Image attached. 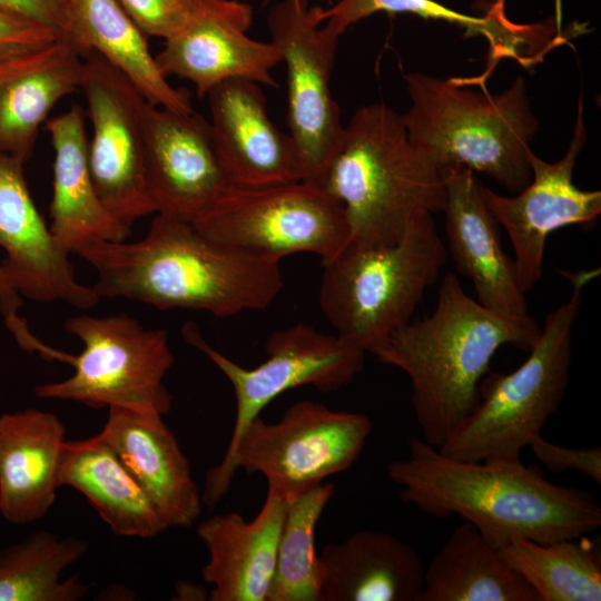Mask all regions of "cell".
<instances>
[{"mask_svg": "<svg viewBox=\"0 0 601 601\" xmlns=\"http://www.w3.org/2000/svg\"><path fill=\"white\" fill-rule=\"evenodd\" d=\"M386 473L404 503L434 518L457 515L497 546L578 538L601 525L592 494L556 485L521 459L462 461L411 439L408 455Z\"/></svg>", "mask_w": 601, "mask_h": 601, "instance_id": "obj_1", "label": "cell"}, {"mask_svg": "<svg viewBox=\"0 0 601 601\" xmlns=\"http://www.w3.org/2000/svg\"><path fill=\"white\" fill-rule=\"evenodd\" d=\"M97 272L107 298L218 317L263 309L283 288L280 260L211 240L191 221L157 213L137 242H97L77 253Z\"/></svg>", "mask_w": 601, "mask_h": 601, "instance_id": "obj_2", "label": "cell"}, {"mask_svg": "<svg viewBox=\"0 0 601 601\" xmlns=\"http://www.w3.org/2000/svg\"><path fill=\"white\" fill-rule=\"evenodd\" d=\"M541 332L531 316H504L471 298L447 272L432 313L395 329L371 353L403 371L423 440L440 447L479 401V386L504 345L530 351Z\"/></svg>", "mask_w": 601, "mask_h": 601, "instance_id": "obj_3", "label": "cell"}, {"mask_svg": "<svg viewBox=\"0 0 601 601\" xmlns=\"http://www.w3.org/2000/svg\"><path fill=\"white\" fill-rule=\"evenodd\" d=\"M319 185L342 204L349 242L366 247L398 243L445 205L441 170L411 142L402 115L383 102L355 111Z\"/></svg>", "mask_w": 601, "mask_h": 601, "instance_id": "obj_4", "label": "cell"}, {"mask_svg": "<svg viewBox=\"0 0 601 601\" xmlns=\"http://www.w3.org/2000/svg\"><path fill=\"white\" fill-rule=\"evenodd\" d=\"M411 107L402 115L411 142L440 170L463 166L511 194L532 178L530 144L539 121L526 82L518 77L497 95L463 87L457 78L404 75Z\"/></svg>", "mask_w": 601, "mask_h": 601, "instance_id": "obj_5", "label": "cell"}, {"mask_svg": "<svg viewBox=\"0 0 601 601\" xmlns=\"http://www.w3.org/2000/svg\"><path fill=\"white\" fill-rule=\"evenodd\" d=\"M600 269L564 273L570 297L545 318L526 359L508 374L491 373L479 386V401L440 452L462 461L520 459L521 451L542 435L569 385L572 331L583 288Z\"/></svg>", "mask_w": 601, "mask_h": 601, "instance_id": "obj_6", "label": "cell"}, {"mask_svg": "<svg viewBox=\"0 0 601 601\" xmlns=\"http://www.w3.org/2000/svg\"><path fill=\"white\" fill-rule=\"evenodd\" d=\"M446 259L433 215L392 246L366 247L348 240L323 262L319 306L337 336L371 353L412 319Z\"/></svg>", "mask_w": 601, "mask_h": 601, "instance_id": "obj_7", "label": "cell"}, {"mask_svg": "<svg viewBox=\"0 0 601 601\" xmlns=\"http://www.w3.org/2000/svg\"><path fill=\"white\" fill-rule=\"evenodd\" d=\"M372 431L368 416L335 411L314 401L290 405L275 423L259 416L228 443L221 461L206 473L208 506L228 492L237 469L265 476L268 490L289 501L348 470Z\"/></svg>", "mask_w": 601, "mask_h": 601, "instance_id": "obj_8", "label": "cell"}, {"mask_svg": "<svg viewBox=\"0 0 601 601\" xmlns=\"http://www.w3.org/2000/svg\"><path fill=\"white\" fill-rule=\"evenodd\" d=\"M65 329L83 345L79 355H72L73 374L38 385V397L93 408L121 406L161 415L170 411L171 395L164 378L174 354L166 329L146 328L126 314L72 316Z\"/></svg>", "mask_w": 601, "mask_h": 601, "instance_id": "obj_9", "label": "cell"}, {"mask_svg": "<svg viewBox=\"0 0 601 601\" xmlns=\"http://www.w3.org/2000/svg\"><path fill=\"white\" fill-rule=\"evenodd\" d=\"M191 224L211 240L279 260L312 253L324 262L349 240L342 204L307 180L264 187L230 185Z\"/></svg>", "mask_w": 601, "mask_h": 601, "instance_id": "obj_10", "label": "cell"}, {"mask_svg": "<svg viewBox=\"0 0 601 601\" xmlns=\"http://www.w3.org/2000/svg\"><path fill=\"white\" fill-rule=\"evenodd\" d=\"M270 41L287 71V125L304 171L319 184L345 127L331 90L339 37L335 27L316 19L307 0H282L268 14Z\"/></svg>", "mask_w": 601, "mask_h": 601, "instance_id": "obj_11", "label": "cell"}, {"mask_svg": "<svg viewBox=\"0 0 601 601\" xmlns=\"http://www.w3.org/2000/svg\"><path fill=\"white\" fill-rule=\"evenodd\" d=\"M83 92L92 136L88 160L97 193L121 223L156 214L146 167L144 116L148 101L136 86L100 55L83 60Z\"/></svg>", "mask_w": 601, "mask_h": 601, "instance_id": "obj_12", "label": "cell"}, {"mask_svg": "<svg viewBox=\"0 0 601 601\" xmlns=\"http://www.w3.org/2000/svg\"><path fill=\"white\" fill-rule=\"evenodd\" d=\"M181 334L224 373L234 388L236 416L229 442L280 394L299 386L335 392L351 383L365 365V351L304 323L272 333L265 343L267 358L254 368L236 364L209 345L193 322L183 326Z\"/></svg>", "mask_w": 601, "mask_h": 601, "instance_id": "obj_13", "label": "cell"}, {"mask_svg": "<svg viewBox=\"0 0 601 601\" xmlns=\"http://www.w3.org/2000/svg\"><path fill=\"white\" fill-rule=\"evenodd\" d=\"M587 139L580 97L573 134L562 158L548 162L531 149L532 178L521 191L504 196L482 187L489 210L512 243L516 278L524 294L542 276L549 235L569 225L589 224L601 213V191L582 190L573 183L577 159Z\"/></svg>", "mask_w": 601, "mask_h": 601, "instance_id": "obj_14", "label": "cell"}, {"mask_svg": "<svg viewBox=\"0 0 601 601\" xmlns=\"http://www.w3.org/2000/svg\"><path fill=\"white\" fill-rule=\"evenodd\" d=\"M252 7L239 0H201L190 20L155 56L165 77L187 79L203 98L217 85L245 79L277 87L272 69L282 62L277 46L250 38Z\"/></svg>", "mask_w": 601, "mask_h": 601, "instance_id": "obj_15", "label": "cell"}, {"mask_svg": "<svg viewBox=\"0 0 601 601\" xmlns=\"http://www.w3.org/2000/svg\"><path fill=\"white\" fill-rule=\"evenodd\" d=\"M144 125L147 177L157 213L193 221L231 185L209 121L195 111L148 102Z\"/></svg>", "mask_w": 601, "mask_h": 601, "instance_id": "obj_16", "label": "cell"}, {"mask_svg": "<svg viewBox=\"0 0 601 601\" xmlns=\"http://www.w3.org/2000/svg\"><path fill=\"white\" fill-rule=\"evenodd\" d=\"M23 165L0 152V248L6 253L1 264L20 295L89 309L100 298L76 278L69 253L56 240L32 199Z\"/></svg>", "mask_w": 601, "mask_h": 601, "instance_id": "obj_17", "label": "cell"}, {"mask_svg": "<svg viewBox=\"0 0 601 601\" xmlns=\"http://www.w3.org/2000/svg\"><path fill=\"white\" fill-rule=\"evenodd\" d=\"M206 97L214 141L231 185L264 187L304 180L293 140L269 118L259 83L230 79Z\"/></svg>", "mask_w": 601, "mask_h": 601, "instance_id": "obj_18", "label": "cell"}, {"mask_svg": "<svg viewBox=\"0 0 601 601\" xmlns=\"http://www.w3.org/2000/svg\"><path fill=\"white\" fill-rule=\"evenodd\" d=\"M445 184V230L457 270L473 283L477 302L504 316L528 314L515 265L504 252L499 224L489 210L483 185L463 166L441 169Z\"/></svg>", "mask_w": 601, "mask_h": 601, "instance_id": "obj_19", "label": "cell"}, {"mask_svg": "<svg viewBox=\"0 0 601 601\" xmlns=\"http://www.w3.org/2000/svg\"><path fill=\"white\" fill-rule=\"evenodd\" d=\"M289 500L268 490L252 521L236 513L201 521L197 536L208 551L203 579L213 585L211 601H267L279 535Z\"/></svg>", "mask_w": 601, "mask_h": 601, "instance_id": "obj_20", "label": "cell"}, {"mask_svg": "<svg viewBox=\"0 0 601 601\" xmlns=\"http://www.w3.org/2000/svg\"><path fill=\"white\" fill-rule=\"evenodd\" d=\"M161 414L109 406L101 434L150 496L167 528L190 526L201 494Z\"/></svg>", "mask_w": 601, "mask_h": 601, "instance_id": "obj_21", "label": "cell"}, {"mask_svg": "<svg viewBox=\"0 0 601 601\" xmlns=\"http://www.w3.org/2000/svg\"><path fill=\"white\" fill-rule=\"evenodd\" d=\"M53 148L50 230L70 253L97 242H121L131 227L117 219L101 201L88 160V136L81 106L45 125Z\"/></svg>", "mask_w": 601, "mask_h": 601, "instance_id": "obj_22", "label": "cell"}, {"mask_svg": "<svg viewBox=\"0 0 601 601\" xmlns=\"http://www.w3.org/2000/svg\"><path fill=\"white\" fill-rule=\"evenodd\" d=\"M66 427L48 411L27 408L0 416V513L13 524L38 521L60 487Z\"/></svg>", "mask_w": 601, "mask_h": 601, "instance_id": "obj_23", "label": "cell"}, {"mask_svg": "<svg viewBox=\"0 0 601 601\" xmlns=\"http://www.w3.org/2000/svg\"><path fill=\"white\" fill-rule=\"evenodd\" d=\"M81 55L66 39L0 63V152L26 162L55 105L79 91Z\"/></svg>", "mask_w": 601, "mask_h": 601, "instance_id": "obj_24", "label": "cell"}, {"mask_svg": "<svg viewBox=\"0 0 601 601\" xmlns=\"http://www.w3.org/2000/svg\"><path fill=\"white\" fill-rule=\"evenodd\" d=\"M324 601H417L424 564L416 550L397 536L358 531L321 554Z\"/></svg>", "mask_w": 601, "mask_h": 601, "instance_id": "obj_25", "label": "cell"}, {"mask_svg": "<svg viewBox=\"0 0 601 601\" xmlns=\"http://www.w3.org/2000/svg\"><path fill=\"white\" fill-rule=\"evenodd\" d=\"M59 482L82 493L117 535L147 539L168 529L148 493L101 432L65 443Z\"/></svg>", "mask_w": 601, "mask_h": 601, "instance_id": "obj_26", "label": "cell"}, {"mask_svg": "<svg viewBox=\"0 0 601 601\" xmlns=\"http://www.w3.org/2000/svg\"><path fill=\"white\" fill-rule=\"evenodd\" d=\"M71 42L85 58L96 52L121 71L155 106L194 111L187 90L173 87L159 70L147 36L117 0H68Z\"/></svg>", "mask_w": 601, "mask_h": 601, "instance_id": "obj_27", "label": "cell"}, {"mask_svg": "<svg viewBox=\"0 0 601 601\" xmlns=\"http://www.w3.org/2000/svg\"><path fill=\"white\" fill-rule=\"evenodd\" d=\"M417 601H538L500 548L473 524L456 526L424 568Z\"/></svg>", "mask_w": 601, "mask_h": 601, "instance_id": "obj_28", "label": "cell"}, {"mask_svg": "<svg viewBox=\"0 0 601 601\" xmlns=\"http://www.w3.org/2000/svg\"><path fill=\"white\" fill-rule=\"evenodd\" d=\"M87 541L40 530L0 550V601H76L88 588L63 571L87 552Z\"/></svg>", "mask_w": 601, "mask_h": 601, "instance_id": "obj_29", "label": "cell"}, {"mask_svg": "<svg viewBox=\"0 0 601 601\" xmlns=\"http://www.w3.org/2000/svg\"><path fill=\"white\" fill-rule=\"evenodd\" d=\"M499 548L538 601L601 600V561L587 535L553 542L516 540Z\"/></svg>", "mask_w": 601, "mask_h": 601, "instance_id": "obj_30", "label": "cell"}, {"mask_svg": "<svg viewBox=\"0 0 601 601\" xmlns=\"http://www.w3.org/2000/svg\"><path fill=\"white\" fill-rule=\"evenodd\" d=\"M333 493V484L322 483L289 501L267 601H324L315 530Z\"/></svg>", "mask_w": 601, "mask_h": 601, "instance_id": "obj_31", "label": "cell"}, {"mask_svg": "<svg viewBox=\"0 0 601 601\" xmlns=\"http://www.w3.org/2000/svg\"><path fill=\"white\" fill-rule=\"evenodd\" d=\"M318 21L331 22L343 35L351 26L375 13H407L423 19L439 20L465 31V36L483 37L487 43L499 35V20L490 12L484 17L453 10L436 0H337L328 8L314 6Z\"/></svg>", "mask_w": 601, "mask_h": 601, "instance_id": "obj_32", "label": "cell"}, {"mask_svg": "<svg viewBox=\"0 0 601 601\" xmlns=\"http://www.w3.org/2000/svg\"><path fill=\"white\" fill-rule=\"evenodd\" d=\"M117 1L146 36L167 40L190 20L201 0Z\"/></svg>", "mask_w": 601, "mask_h": 601, "instance_id": "obj_33", "label": "cell"}, {"mask_svg": "<svg viewBox=\"0 0 601 601\" xmlns=\"http://www.w3.org/2000/svg\"><path fill=\"white\" fill-rule=\"evenodd\" d=\"M529 447L536 460L552 473L574 471L582 473L595 483H601L600 446L574 449L559 445L542 435L534 439Z\"/></svg>", "mask_w": 601, "mask_h": 601, "instance_id": "obj_34", "label": "cell"}, {"mask_svg": "<svg viewBox=\"0 0 601 601\" xmlns=\"http://www.w3.org/2000/svg\"><path fill=\"white\" fill-rule=\"evenodd\" d=\"M61 39L52 29L0 9V62Z\"/></svg>", "mask_w": 601, "mask_h": 601, "instance_id": "obj_35", "label": "cell"}, {"mask_svg": "<svg viewBox=\"0 0 601 601\" xmlns=\"http://www.w3.org/2000/svg\"><path fill=\"white\" fill-rule=\"evenodd\" d=\"M0 9L37 21L52 29L61 39L68 38V0H0Z\"/></svg>", "mask_w": 601, "mask_h": 601, "instance_id": "obj_36", "label": "cell"}, {"mask_svg": "<svg viewBox=\"0 0 601 601\" xmlns=\"http://www.w3.org/2000/svg\"><path fill=\"white\" fill-rule=\"evenodd\" d=\"M21 304L20 293L18 292L12 277L3 265L0 264V311L12 334L18 333L27 326L17 314Z\"/></svg>", "mask_w": 601, "mask_h": 601, "instance_id": "obj_37", "label": "cell"}, {"mask_svg": "<svg viewBox=\"0 0 601 601\" xmlns=\"http://www.w3.org/2000/svg\"><path fill=\"white\" fill-rule=\"evenodd\" d=\"M178 600H205L206 592L201 587L181 581L176 588Z\"/></svg>", "mask_w": 601, "mask_h": 601, "instance_id": "obj_38", "label": "cell"}, {"mask_svg": "<svg viewBox=\"0 0 601 601\" xmlns=\"http://www.w3.org/2000/svg\"><path fill=\"white\" fill-rule=\"evenodd\" d=\"M16 58V57H14ZM1 63V62H0Z\"/></svg>", "mask_w": 601, "mask_h": 601, "instance_id": "obj_39", "label": "cell"}, {"mask_svg": "<svg viewBox=\"0 0 601 601\" xmlns=\"http://www.w3.org/2000/svg\"><path fill=\"white\" fill-rule=\"evenodd\" d=\"M268 1V0H267Z\"/></svg>", "mask_w": 601, "mask_h": 601, "instance_id": "obj_40", "label": "cell"}]
</instances>
